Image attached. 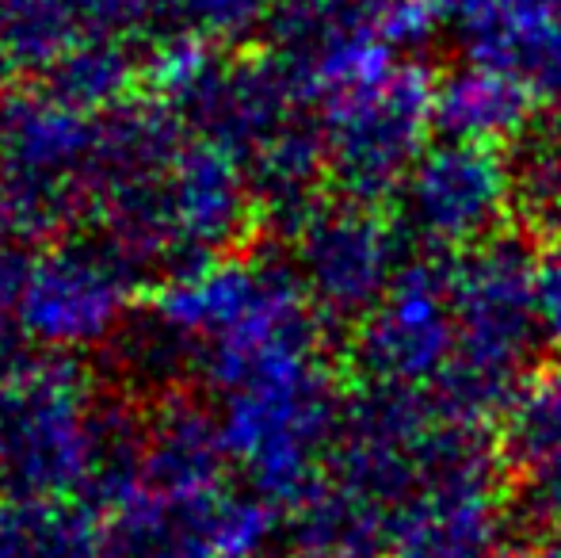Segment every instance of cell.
<instances>
[{"instance_id": "6da1fadb", "label": "cell", "mask_w": 561, "mask_h": 558, "mask_svg": "<svg viewBox=\"0 0 561 558\" xmlns=\"http://www.w3.org/2000/svg\"><path fill=\"white\" fill-rule=\"evenodd\" d=\"M539 249L504 230L501 238L450 261V314H455V360L428 390L450 421L481 424L504 418L535 352L547 349L535 310Z\"/></svg>"}, {"instance_id": "7a4b0ae2", "label": "cell", "mask_w": 561, "mask_h": 558, "mask_svg": "<svg viewBox=\"0 0 561 558\" xmlns=\"http://www.w3.org/2000/svg\"><path fill=\"white\" fill-rule=\"evenodd\" d=\"M512 505L481 424L444 418L421 482L386 521V558H512Z\"/></svg>"}, {"instance_id": "3957f363", "label": "cell", "mask_w": 561, "mask_h": 558, "mask_svg": "<svg viewBox=\"0 0 561 558\" xmlns=\"http://www.w3.org/2000/svg\"><path fill=\"white\" fill-rule=\"evenodd\" d=\"M436 81L416 61L329 100L325 161L352 203L398 200L409 172L428 149Z\"/></svg>"}, {"instance_id": "277c9868", "label": "cell", "mask_w": 561, "mask_h": 558, "mask_svg": "<svg viewBox=\"0 0 561 558\" xmlns=\"http://www.w3.org/2000/svg\"><path fill=\"white\" fill-rule=\"evenodd\" d=\"M516 200V172L501 149L439 138L421 153L398 192L405 241H421L424 257H462L501 238Z\"/></svg>"}, {"instance_id": "5b68a950", "label": "cell", "mask_w": 561, "mask_h": 558, "mask_svg": "<svg viewBox=\"0 0 561 558\" xmlns=\"http://www.w3.org/2000/svg\"><path fill=\"white\" fill-rule=\"evenodd\" d=\"M355 356L370 383L409 390L436 387L455 360L450 264L439 257L409 261L378 310L363 318Z\"/></svg>"}, {"instance_id": "8992f818", "label": "cell", "mask_w": 561, "mask_h": 558, "mask_svg": "<svg viewBox=\"0 0 561 558\" xmlns=\"http://www.w3.org/2000/svg\"><path fill=\"white\" fill-rule=\"evenodd\" d=\"M405 234L363 203L321 210L302 238V276L336 318H370L405 269Z\"/></svg>"}, {"instance_id": "52a82bcc", "label": "cell", "mask_w": 561, "mask_h": 558, "mask_svg": "<svg viewBox=\"0 0 561 558\" xmlns=\"http://www.w3.org/2000/svg\"><path fill=\"white\" fill-rule=\"evenodd\" d=\"M470 66L493 69L527 92L561 96V0H496L462 31Z\"/></svg>"}, {"instance_id": "ba28073f", "label": "cell", "mask_w": 561, "mask_h": 558, "mask_svg": "<svg viewBox=\"0 0 561 558\" xmlns=\"http://www.w3.org/2000/svg\"><path fill=\"white\" fill-rule=\"evenodd\" d=\"M535 92L493 69L466 66L436 81L432 130H439V138L501 149V141L508 138H527Z\"/></svg>"}, {"instance_id": "9c48e42d", "label": "cell", "mask_w": 561, "mask_h": 558, "mask_svg": "<svg viewBox=\"0 0 561 558\" xmlns=\"http://www.w3.org/2000/svg\"><path fill=\"white\" fill-rule=\"evenodd\" d=\"M504 452L542 516L561 505V364L527 379L504 413Z\"/></svg>"}, {"instance_id": "30bf717a", "label": "cell", "mask_w": 561, "mask_h": 558, "mask_svg": "<svg viewBox=\"0 0 561 558\" xmlns=\"http://www.w3.org/2000/svg\"><path fill=\"white\" fill-rule=\"evenodd\" d=\"M0 558H104V536L69 509L15 501L0 509Z\"/></svg>"}, {"instance_id": "8fae6325", "label": "cell", "mask_w": 561, "mask_h": 558, "mask_svg": "<svg viewBox=\"0 0 561 558\" xmlns=\"http://www.w3.org/2000/svg\"><path fill=\"white\" fill-rule=\"evenodd\" d=\"M535 310H539V333L547 349L561 352V246L539 249L535 269Z\"/></svg>"}, {"instance_id": "7c38bea8", "label": "cell", "mask_w": 561, "mask_h": 558, "mask_svg": "<svg viewBox=\"0 0 561 558\" xmlns=\"http://www.w3.org/2000/svg\"><path fill=\"white\" fill-rule=\"evenodd\" d=\"M428 4L436 8L439 23H455L458 31H466L473 20H481L496 0H428Z\"/></svg>"}, {"instance_id": "4fadbf2b", "label": "cell", "mask_w": 561, "mask_h": 558, "mask_svg": "<svg viewBox=\"0 0 561 558\" xmlns=\"http://www.w3.org/2000/svg\"><path fill=\"white\" fill-rule=\"evenodd\" d=\"M547 524H550V558H561V505L554 513H547Z\"/></svg>"}, {"instance_id": "5bb4252c", "label": "cell", "mask_w": 561, "mask_h": 558, "mask_svg": "<svg viewBox=\"0 0 561 558\" xmlns=\"http://www.w3.org/2000/svg\"><path fill=\"white\" fill-rule=\"evenodd\" d=\"M554 146H558V141H554ZM558 149H561V146H558ZM547 223H558V230H561V195H558L554 210H550V215H547Z\"/></svg>"}, {"instance_id": "9a60e30c", "label": "cell", "mask_w": 561, "mask_h": 558, "mask_svg": "<svg viewBox=\"0 0 561 558\" xmlns=\"http://www.w3.org/2000/svg\"><path fill=\"white\" fill-rule=\"evenodd\" d=\"M352 558H382V555H352Z\"/></svg>"}]
</instances>
